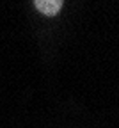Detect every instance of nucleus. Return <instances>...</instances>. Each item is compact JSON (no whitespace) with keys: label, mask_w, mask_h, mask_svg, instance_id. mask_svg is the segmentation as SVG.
Instances as JSON below:
<instances>
[{"label":"nucleus","mask_w":119,"mask_h":128,"mask_svg":"<svg viewBox=\"0 0 119 128\" xmlns=\"http://www.w3.org/2000/svg\"><path fill=\"white\" fill-rule=\"evenodd\" d=\"M34 6H36V9L39 12H43L46 16H55L62 9L64 2H62V0H36Z\"/></svg>","instance_id":"obj_1"}]
</instances>
